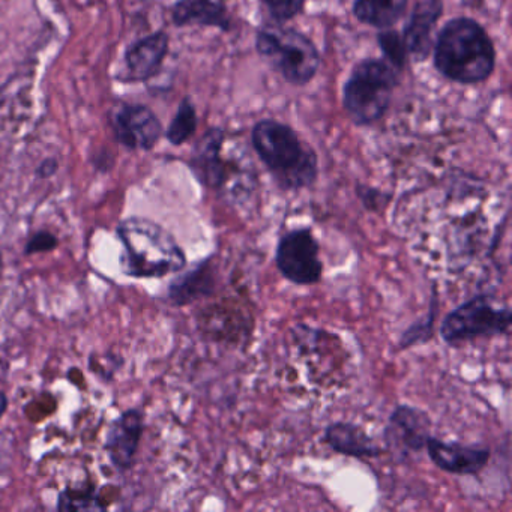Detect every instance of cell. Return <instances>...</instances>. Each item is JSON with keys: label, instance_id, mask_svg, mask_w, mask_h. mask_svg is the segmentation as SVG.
Instances as JSON below:
<instances>
[{"label": "cell", "instance_id": "cell-1", "mask_svg": "<svg viewBox=\"0 0 512 512\" xmlns=\"http://www.w3.org/2000/svg\"><path fill=\"white\" fill-rule=\"evenodd\" d=\"M494 64L493 43L475 20L458 17L443 26L434 46V67L446 79L476 85L491 76Z\"/></svg>", "mask_w": 512, "mask_h": 512}, {"label": "cell", "instance_id": "cell-2", "mask_svg": "<svg viewBox=\"0 0 512 512\" xmlns=\"http://www.w3.org/2000/svg\"><path fill=\"white\" fill-rule=\"evenodd\" d=\"M118 236L124 253L125 274L136 278H161L187 265L184 251L172 235L154 221L128 218L119 224Z\"/></svg>", "mask_w": 512, "mask_h": 512}, {"label": "cell", "instance_id": "cell-3", "mask_svg": "<svg viewBox=\"0 0 512 512\" xmlns=\"http://www.w3.org/2000/svg\"><path fill=\"white\" fill-rule=\"evenodd\" d=\"M251 140L260 160L281 187L301 190L316 181V154L302 145L292 128L265 119L257 122Z\"/></svg>", "mask_w": 512, "mask_h": 512}, {"label": "cell", "instance_id": "cell-4", "mask_svg": "<svg viewBox=\"0 0 512 512\" xmlns=\"http://www.w3.org/2000/svg\"><path fill=\"white\" fill-rule=\"evenodd\" d=\"M397 83V73L389 62L362 61L353 68L344 85V109L355 124H374L388 112Z\"/></svg>", "mask_w": 512, "mask_h": 512}, {"label": "cell", "instance_id": "cell-5", "mask_svg": "<svg viewBox=\"0 0 512 512\" xmlns=\"http://www.w3.org/2000/svg\"><path fill=\"white\" fill-rule=\"evenodd\" d=\"M256 49L290 85H307L320 67L313 41L295 29H262L257 34Z\"/></svg>", "mask_w": 512, "mask_h": 512}, {"label": "cell", "instance_id": "cell-6", "mask_svg": "<svg viewBox=\"0 0 512 512\" xmlns=\"http://www.w3.org/2000/svg\"><path fill=\"white\" fill-rule=\"evenodd\" d=\"M508 307H496L488 295L473 296L448 314L440 326V334L448 344L463 343L487 335L505 334L511 326Z\"/></svg>", "mask_w": 512, "mask_h": 512}, {"label": "cell", "instance_id": "cell-7", "mask_svg": "<svg viewBox=\"0 0 512 512\" xmlns=\"http://www.w3.org/2000/svg\"><path fill=\"white\" fill-rule=\"evenodd\" d=\"M316 236L307 227L290 230L281 236L275 253L278 271L286 280L298 286L319 283L323 265Z\"/></svg>", "mask_w": 512, "mask_h": 512}, {"label": "cell", "instance_id": "cell-8", "mask_svg": "<svg viewBox=\"0 0 512 512\" xmlns=\"http://www.w3.org/2000/svg\"><path fill=\"white\" fill-rule=\"evenodd\" d=\"M425 448L437 467L454 475H476L490 458V451L485 446L446 443L431 436Z\"/></svg>", "mask_w": 512, "mask_h": 512}, {"label": "cell", "instance_id": "cell-9", "mask_svg": "<svg viewBox=\"0 0 512 512\" xmlns=\"http://www.w3.org/2000/svg\"><path fill=\"white\" fill-rule=\"evenodd\" d=\"M119 140L131 149H151L161 136L157 116L143 106H122L113 119Z\"/></svg>", "mask_w": 512, "mask_h": 512}, {"label": "cell", "instance_id": "cell-10", "mask_svg": "<svg viewBox=\"0 0 512 512\" xmlns=\"http://www.w3.org/2000/svg\"><path fill=\"white\" fill-rule=\"evenodd\" d=\"M143 434V416L139 410L122 413L110 428L106 449L110 460L119 470L133 466Z\"/></svg>", "mask_w": 512, "mask_h": 512}, {"label": "cell", "instance_id": "cell-11", "mask_svg": "<svg viewBox=\"0 0 512 512\" xmlns=\"http://www.w3.org/2000/svg\"><path fill=\"white\" fill-rule=\"evenodd\" d=\"M443 13L442 0H421L413 10L412 19L403 32L406 52L418 58H427L431 49V31Z\"/></svg>", "mask_w": 512, "mask_h": 512}, {"label": "cell", "instance_id": "cell-12", "mask_svg": "<svg viewBox=\"0 0 512 512\" xmlns=\"http://www.w3.org/2000/svg\"><path fill=\"white\" fill-rule=\"evenodd\" d=\"M430 419L421 410L410 406H400L394 410L389 419V440L404 451H419L425 448L430 433Z\"/></svg>", "mask_w": 512, "mask_h": 512}, {"label": "cell", "instance_id": "cell-13", "mask_svg": "<svg viewBox=\"0 0 512 512\" xmlns=\"http://www.w3.org/2000/svg\"><path fill=\"white\" fill-rule=\"evenodd\" d=\"M223 139V131H208L197 146L193 161L194 172L197 173L200 181L218 190L226 184V167L220 157Z\"/></svg>", "mask_w": 512, "mask_h": 512}, {"label": "cell", "instance_id": "cell-14", "mask_svg": "<svg viewBox=\"0 0 512 512\" xmlns=\"http://www.w3.org/2000/svg\"><path fill=\"white\" fill-rule=\"evenodd\" d=\"M169 49L166 34H155L137 43L127 53V67L133 80H146L154 76Z\"/></svg>", "mask_w": 512, "mask_h": 512}, {"label": "cell", "instance_id": "cell-15", "mask_svg": "<svg viewBox=\"0 0 512 512\" xmlns=\"http://www.w3.org/2000/svg\"><path fill=\"white\" fill-rule=\"evenodd\" d=\"M325 440L335 452L349 457H377L379 446L358 425L337 422L329 425Z\"/></svg>", "mask_w": 512, "mask_h": 512}, {"label": "cell", "instance_id": "cell-16", "mask_svg": "<svg viewBox=\"0 0 512 512\" xmlns=\"http://www.w3.org/2000/svg\"><path fill=\"white\" fill-rule=\"evenodd\" d=\"M173 20L179 26H217L223 31H229L230 28L226 8L212 0H181L173 10Z\"/></svg>", "mask_w": 512, "mask_h": 512}, {"label": "cell", "instance_id": "cell-17", "mask_svg": "<svg viewBox=\"0 0 512 512\" xmlns=\"http://www.w3.org/2000/svg\"><path fill=\"white\" fill-rule=\"evenodd\" d=\"M407 2L409 0H356L353 14L364 25L388 29L400 22Z\"/></svg>", "mask_w": 512, "mask_h": 512}, {"label": "cell", "instance_id": "cell-18", "mask_svg": "<svg viewBox=\"0 0 512 512\" xmlns=\"http://www.w3.org/2000/svg\"><path fill=\"white\" fill-rule=\"evenodd\" d=\"M212 272L208 269V263L199 266V268L191 271L185 277L179 278L173 283L170 289V299L175 304L182 305L199 298L202 293L209 292V286L212 284Z\"/></svg>", "mask_w": 512, "mask_h": 512}, {"label": "cell", "instance_id": "cell-19", "mask_svg": "<svg viewBox=\"0 0 512 512\" xmlns=\"http://www.w3.org/2000/svg\"><path fill=\"white\" fill-rule=\"evenodd\" d=\"M196 127V110H194L190 100H185L181 107H179L178 115L173 119L169 131H167V137H169L173 145H182V143L190 139L191 134L196 131Z\"/></svg>", "mask_w": 512, "mask_h": 512}, {"label": "cell", "instance_id": "cell-20", "mask_svg": "<svg viewBox=\"0 0 512 512\" xmlns=\"http://www.w3.org/2000/svg\"><path fill=\"white\" fill-rule=\"evenodd\" d=\"M379 46L383 53L389 59V64L395 68H403L406 61V47H404L403 38L397 32H383L379 35Z\"/></svg>", "mask_w": 512, "mask_h": 512}, {"label": "cell", "instance_id": "cell-21", "mask_svg": "<svg viewBox=\"0 0 512 512\" xmlns=\"http://www.w3.org/2000/svg\"><path fill=\"white\" fill-rule=\"evenodd\" d=\"M100 508L95 493L92 490H65L59 500V509L64 511H77V509H97Z\"/></svg>", "mask_w": 512, "mask_h": 512}, {"label": "cell", "instance_id": "cell-22", "mask_svg": "<svg viewBox=\"0 0 512 512\" xmlns=\"http://www.w3.org/2000/svg\"><path fill=\"white\" fill-rule=\"evenodd\" d=\"M262 2L272 19L278 23H286L295 19L305 4V0H262Z\"/></svg>", "mask_w": 512, "mask_h": 512}, {"label": "cell", "instance_id": "cell-23", "mask_svg": "<svg viewBox=\"0 0 512 512\" xmlns=\"http://www.w3.org/2000/svg\"><path fill=\"white\" fill-rule=\"evenodd\" d=\"M56 247H58V239H56L55 235H52L50 232H38L29 239L28 244H26L25 253L31 256V254L55 250Z\"/></svg>", "mask_w": 512, "mask_h": 512}, {"label": "cell", "instance_id": "cell-24", "mask_svg": "<svg viewBox=\"0 0 512 512\" xmlns=\"http://www.w3.org/2000/svg\"><path fill=\"white\" fill-rule=\"evenodd\" d=\"M0 266H2V265H0Z\"/></svg>", "mask_w": 512, "mask_h": 512}]
</instances>
